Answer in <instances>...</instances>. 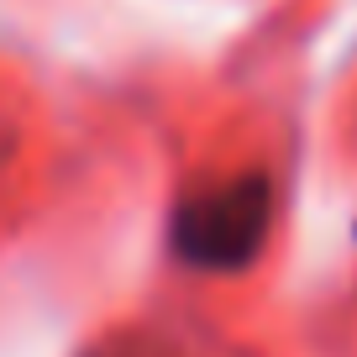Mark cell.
Wrapping results in <instances>:
<instances>
[{
    "label": "cell",
    "mask_w": 357,
    "mask_h": 357,
    "mask_svg": "<svg viewBox=\"0 0 357 357\" xmlns=\"http://www.w3.org/2000/svg\"><path fill=\"white\" fill-rule=\"evenodd\" d=\"M268 231H273V184L263 174H236L174 205L168 252L195 273H242L263 257Z\"/></svg>",
    "instance_id": "obj_1"
}]
</instances>
